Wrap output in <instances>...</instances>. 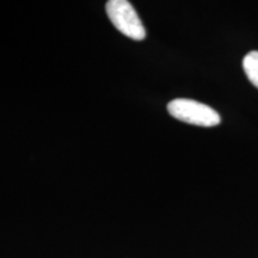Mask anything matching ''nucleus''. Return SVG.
Wrapping results in <instances>:
<instances>
[{
	"label": "nucleus",
	"mask_w": 258,
	"mask_h": 258,
	"mask_svg": "<svg viewBox=\"0 0 258 258\" xmlns=\"http://www.w3.org/2000/svg\"><path fill=\"white\" fill-rule=\"evenodd\" d=\"M167 111L176 120L200 127H215L221 121L214 109L194 99H173L167 104Z\"/></svg>",
	"instance_id": "1"
},
{
	"label": "nucleus",
	"mask_w": 258,
	"mask_h": 258,
	"mask_svg": "<svg viewBox=\"0 0 258 258\" xmlns=\"http://www.w3.org/2000/svg\"><path fill=\"white\" fill-rule=\"evenodd\" d=\"M105 10L110 22L121 34L134 41L145 40L146 29L131 3L127 0H109Z\"/></svg>",
	"instance_id": "2"
},
{
	"label": "nucleus",
	"mask_w": 258,
	"mask_h": 258,
	"mask_svg": "<svg viewBox=\"0 0 258 258\" xmlns=\"http://www.w3.org/2000/svg\"><path fill=\"white\" fill-rule=\"evenodd\" d=\"M243 69L251 83L258 89V51L253 50L246 54L243 59Z\"/></svg>",
	"instance_id": "3"
}]
</instances>
